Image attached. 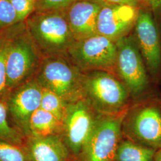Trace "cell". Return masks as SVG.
<instances>
[{"instance_id":"obj_14","label":"cell","mask_w":161,"mask_h":161,"mask_svg":"<svg viewBox=\"0 0 161 161\" xmlns=\"http://www.w3.org/2000/svg\"><path fill=\"white\" fill-rule=\"evenodd\" d=\"M23 147L31 161L75 160L60 135L28 136L25 138Z\"/></svg>"},{"instance_id":"obj_5","label":"cell","mask_w":161,"mask_h":161,"mask_svg":"<svg viewBox=\"0 0 161 161\" xmlns=\"http://www.w3.org/2000/svg\"><path fill=\"white\" fill-rule=\"evenodd\" d=\"M128 108L116 114L99 115L76 161H115L116 150L123 137V121Z\"/></svg>"},{"instance_id":"obj_27","label":"cell","mask_w":161,"mask_h":161,"mask_svg":"<svg viewBox=\"0 0 161 161\" xmlns=\"http://www.w3.org/2000/svg\"><path fill=\"white\" fill-rule=\"evenodd\" d=\"M76 161V160H72V161Z\"/></svg>"},{"instance_id":"obj_16","label":"cell","mask_w":161,"mask_h":161,"mask_svg":"<svg viewBox=\"0 0 161 161\" xmlns=\"http://www.w3.org/2000/svg\"><path fill=\"white\" fill-rule=\"evenodd\" d=\"M156 150L122 138L115 154V161H154Z\"/></svg>"},{"instance_id":"obj_26","label":"cell","mask_w":161,"mask_h":161,"mask_svg":"<svg viewBox=\"0 0 161 161\" xmlns=\"http://www.w3.org/2000/svg\"><path fill=\"white\" fill-rule=\"evenodd\" d=\"M154 161H161V149L156 151L155 155L154 156Z\"/></svg>"},{"instance_id":"obj_8","label":"cell","mask_w":161,"mask_h":161,"mask_svg":"<svg viewBox=\"0 0 161 161\" xmlns=\"http://www.w3.org/2000/svg\"><path fill=\"white\" fill-rule=\"evenodd\" d=\"M116 44V75L125 84L131 97H139L149 86L147 69L142 54L132 36H125Z\"/></svg>"},{"instance_id":"obj_17","label":"cell","mask_w":161,"mask_h":161,"mask_svg":"<svg viewBox=\"0 0 161 161\" xmlns=\"http://www.w3.org/2000/svg\"><path fill=\"white\" fill-rule=\"evenodd\" d=\"M25 137L9 119L6 102L0 101V142L23 146Z\"/></svg>"},{"instance_id":"obj_12","label":"cell","mask_w":161,"mask_h":161,"mask_svg":"<svg viewBox=\"0 0 161 161\" xmlns=\"http://www.w3.org/2000/svg\"><path fill=\"white\" fill-rule=\"evenodd\" d=\"M140 8L126 5L103 4L98 13L97 34L116 42L134 26Z\"/></svg>"},{"instance_id":"obj_11","label":"cell","mask_w":161,"mask_h":161,"mask_svg":"<svg viewBox=\"0 0 161 161\" xmlns=\"http://www.w3.org/2000/svg\"><path fill=\"white\" fill-rule=\"evenodd\" d=\"M134 38L147 70L156 77L161 69V35L154 17L148 9L142 8L134 25Z\"/></svg>"},{"instance_id":"obj_24","label":"cell","mask_w":161,"mask_h":161,"mask_svg":"<svg viewBox=\"0 0 161 161\" xmlns=\"http://www.w3.org/2000/svg\"><path fill=\"white\" fill-rule=\"evenodd\" d=\"M142 8L152 13L161 35V0H140Z\"/></svg>"},{"instance_id":"obj_21","label":"cell","mask_w":161,"mask_h":161,"mask_svg":"<svg viewBox=\"0 0 161 161\" xmlns=\"http://www.w3.org/2000/svg\"><path fill=\"white\" fill-rule=\"evenodd\" d=\"M78 0H35V11L51 12L64 11Z\"/></svg>"},{"instance_id":"obj_9","label":"cell","mask_w":161,"mask_h":161,"mask_svg":"<svg viewBox=\"0 0 161 161\" xmlns=\"http://www.w3.org/2000/svg\"><path fill=\"white\" fill-rule=\"evenodd\" d=\"M99 114L85 98L68 104L60 136L76 160L97 121Z\"/></svg>"},{"instance_id":"obj_7","label":"cell","mask_w":161,"mask_h":161,"mask_svg":"<svg viewBox=\"0 0 161 161\" xmlns=\"http://www.w3.org/2000/svg\"><path fill=\"white\" fill-rule=\"evenodd\" d=\"M67 56L83 72L102 70L116 75V42L101 35L76 40Z\"/></svg>"},{"instance_id":"obj_19","label":"cell","mask_w":161,"mask_h":161,"mask_svg":"<svg viewBox=\"0 0 161 161\" xmlns=\"http://www.w3.org/2000/svg\"><path fill=\"white\" fill-rule=\"evenodd\" d=\"M8 46L7 35L0 37V101L6 102L10 92L7 83L6 54Z\"/></svg>"},{"instance_id":"obj_25","label":"cell","mask_w":161,"mask_h":161,"mask_svg":"<svg viewBox=\"0 0 161 161\" xmlns=\"http://www.w3.org/2000/svg\"><path fill=\"white\" fill-rule=\"evenodd\" d=\"M105 4L109 5H126L142 8L140 0H101Z\"/></svg>"},{"instance_id":"obj_4","label":"cell","mask_w":161,"mask_h":161,"mask_svg":"<svg viewBox=\"0 0 161 161\" xmlns=\"http://www.w3.org/2000/svg\"><path fill=\"white\" fill-rule=\"evenodd\" d=\"M7 36V83L10 92L35 78L44 57L27 29Z\"/></svg>"},{"instance_id":"obj_15","label":"cell","mask_w":161,"mask_h":161,"mask_svg":"<svg viewBox=\"0 0 161 161\" xmlns=\"http://www.w3.org/2000/svg\"><path fill=\"white\" fill-rule=\"evenodd\" d=\"M62 122L47 112L40 108L32 115L29 123V136L45 137L61 134Z\"/></svg>"},{"instance_id":"obj_1","label":"cell","mask_w":161,"mask_h":161,"mask_svg":"<svg viewBox=\"0 0 161 161\" xmlns=\"http://www.w3.org/2000/svg\"><path fill=\"white\" fill-rule=\"evenodd\" d=\"M26 26L42 56H67L75 39L64 11L34 12Z\"/></svg>"},{"instance_id":"obj_6","label":"cell","mask_w":161,"mask_h":161,"mask_svg":"<svg viewBox=\"0 0 161 161\" xmlns=\"http://www.w3.org/2000/svg\"><path fill=\"white\" fill-rule=\"evenodd\" d=\"M125 138L153 149H161V104L144 102L130 106L122 124Z\"/></svg>"},{"instance_id":"obj_2","label":"cell","mask_w":161,"mask_h":161,"mask_svg":"<svg viewBox=\"0 0 161 161\" xmlns=\"http://www.w3.org/2000/svg\"><path fill=\"white\" fill-rule=\"evenodd\" d=\"M84 98L100 115H114L127 109L131 97L116 76L102 70L84 72Z\"/></svg>"},{"instance_id":"obj_10","label":"cell","mask_w":161,"mask_h":161,"mask_svg":"<svg viewBox=\"0 0 161 161\" xmlns=\"http://www.w3.org/2000/svg\"><path fill=\"white\" fill-rule=\"evenodd\" d=\"M42 87L35 78L10 92L6 103L12 125L26 137L32 115L40 108Z\"/></svg>"},{"instance_id":"obj_22","label":"cell","mask_w":161,"mask_h":161,"mask_svg":"<svg viewBox=\"0 0 161 161\" xmlns=\"http://www.w3.org/2000/svg\"><path fill=\"white\" fill-rule=\"evenodd\" d=\"M18 23L17 15L10 0H0V29Z\"/></svg>"},{"instance_id":"obj_3","label":"cell","mask_w":161,"mask_h":161,"mask_svg":"<svg viewBox=\"0 0 161 161\" xmlns=\"http://www.w3.org/2000/svg\"><path fill=\"white\" fill-rule=\"evenodd\" d=\"M35 78L68 104L84 98V72L67 56L44 57Z\"/></svg>"},{"instance_id":"obj_13","label":"cell","mask_w":161,"mask_h":161,"mask_svg":"<svg viewBox=\"0 0 161 161\" xmlns=\"http://www.w3.org/2000/svg\"><path fill=\"white\" fill-rule=\"evenodd\" d=\"M103 5L101 0H78L64 10L75 40L97 34L98 16Z\"/></svg>"},{"instance_id":"obj_20","label":"cell","mask_w":161,"mask_h":161,"mask_svg":"<svg viewBox=\"0 0 161 161\" xmlns=\"http://www.w3.org/2000/svg\"><path fill=\"white\" fill-rule=\"evenodd\" d=\"M0 161H31L23 146L0 142Z\"/></svg>"},{"instance_id":"obj_23","label":"cell","mask_w":161,"mask_h":161,"mask_svg":"<svg viewBox=\"0 0 161 161\" xmlns=\"http://www.w3.org/2000/svg\"><path fill=\"white\" fill-rule=\"evenodd\" d=\"M16 15L18 23L26 19L35 11V0H10Z\"/></svg>"},{"instance_id":"obj_18","label":"cell","mask_w":161,"mask_h":161,"mask_svg":"<svg viewBox=\"0 0 161 161\" xmlns=\"http://www.w3.org/2000/svg\"><path fill=\"white\" fill-rule=\"evenodd\" d=\"M68 104L57 94L42 88L40 108L46 110L62 122Z\"/></svg>"}]
</instances>
